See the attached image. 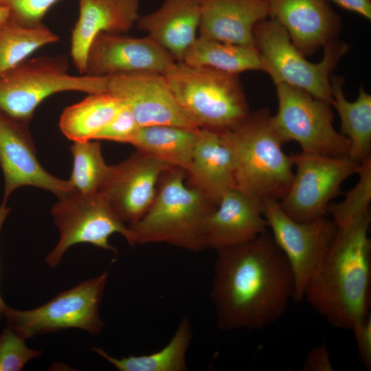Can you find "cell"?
I'll return each instance as SVG.
<instances>
[{"instance_id": "obj_1", "label": "cell", "mask_w": 371, "mask_h": 371, "mask_svg": "<svg viewBox=\"0 0 371 371\" xmlns=\"http://www.w3.org/2000/svg\"><path fill=\"white\" fill-rule=\"evenodd\" d=\"M216 252L210 298L218 328L260 330L279 320L293 299L294 279L271 234Z\"/></svg>"}, {"instance_id": "obj_2", "label": "cell", "mask_w": 371, "mask_h": 371, "mask_svg": "<svg viewBox=\"0 0 371 371\" xmlns=\"http://www.w3.org/2000/svg\"><path fill=\"white\" fill-rule=\"evenodd\" d=\"M370 213L337 229L304 298L333 326L352 330L368 315L370 298Z\"/></svg>"}, {"instance_id": "obj_3", "label": "cell", "mask_w": 371, "mask_h": 371, "mask_svg": "<svg viewBox=\"0 0 371 371\" xmlns=\"http://www.w3.org/2000/svg\"><path fill=\"white\" fill-rule=\"evenodd\" d=\"M267 107L249 113L234 128L219 133L229 148L234 165L236 188L260 199L280 201L293 180L290 155L271 122Z\"/></svg>"}, {"instance_id": "obj_4", "label": "cell", "mask_w": 371, "mask_h": 371, "mask_svg": "<svg viewBox=\"0 0 371 371\" xmlns=\"http://www.w3.org/2000/svg\"><path fill=\"white\" fill-rule=\"evenodd\" d=\"M187 172L171 168L161 177L155 197L146 214L128 225L132 247L166 243L193 252L207 249V221L216 206L186 183Z\"/></svg>"}, {"instance_id": "obj_5", "label": "cell", "mask_w": 371, "mask_h": 371, "mask_svg": "<svg viewBox=\"0 0 371 371\" xmlns=\"http://www.w3.org/2000/svg\"><path fill=\"white\" fill-rule=\"evenodd\" d=\"M164 76L180 108L199 128L227 131L250 113L237 74L176 62Z\"/></svg>"}, {"instance_id": "obj_6", "label": "cell", "mask_w": 371, "mask_h": 371, "mask_svg": "<svg viewBox=\"0 0 371 371\" xmlns=\"http://www.w3.org/2000/svg\"><path fill=\"white\" fill-rule=\"evenodd\" d=\"M254 47L263 71L276 86L284 84L311 94L332 105L330 76L350 45L337 39L325 45L318 63L308 60L293 44L288 33L275 19L267 17L254 27Z\"/></svg>"}, {"instance_id": "obj_7", "label": "cell", "mask_w": 371, "mask_h": 371, "mask_svg": "<svg viewBox=\"0 0 371 371\" xmlns=\"http://www.w3.org/2000/svg\"><path fill=\"white\" fill-rule=\"evenodd\" d=\"M68 59L60 55L28 58L0 74V111L30 125L38 106L60 92H106L107 77L69 73Z\"/></svg>"}, {"instance_id": "obj_8", "label": "cell", "mask_w": 371, "mask_h": 371, "mask_svg": "<svg viewBox=\"0 0 371 371\" xmlns=\"http://www.w3.org/2000/svg\"><path fill=\"white\" fill-rule=\"evenodd\" d=\"M108 272L62 291L43 305L26 311L5 309L8 327L23 339L69 328L98 335L104 324L99 306L107 282Z\"/></svg>"}, {"instance_id": "obj_9", "label": "cell", "mask_w": 371, "mask_h": 371, "mask_svg": "<svg viewBox=\"0 0 371 371\" xmlns=\"http://www.w3.org/2000/svg\"><path fill=\"white\" fill-rule=\"evenodd\" d=\"M276 87L278 108L271 122L284 144L295 142L301 151L309 153L348 156L349 140L335 129L330 104L292 86Z\"/></svg>"}, {"instance_id": "obj_10", "label": "cell", "mask_w": 371, "mask_h": 371, "mask_svg": "<svg viewBox=\"0 0 371 371\" xmlns=\"http://www.w3.org/2000/svg\"><path fill=\"white\" fill-rule=\"evenodd\" d=\"M52 207L51 213L60 237L54 249L47 256V264L58 266L66 251L79 243H88L116 254L109 238L120 234L132 247V234L100 192L83 195L73 192Z\"/></svg>"}, {"instance_id": "obj_11", "label": "cell", "mask_w": 371, "mask_h": 371, "mask_svg": "<svg viewBox=\"0 0 371 371\" xmlns=\"http://www.w3.org/2000/svg\"><path fill=\"white\" fill-rule=\"evenodd\" d=\"M262 213L274 242L290 265L294 279L293 300L300 302L308 282L323 262L337 228L326 216L310 221H297L275 200L263 201Z\"/></svg>"}, {"instance_id": "obj_12", "label": "cell", "mask_w": 371, "mask_h": 371, "mask_svg": "<svg viewBox=\"0 0 371 371\" xmlns=\"http://www.w3.org/2000/svg\"><path fill=\"white\" fill-rule=\"evenodd\" d=\"M290 155L294 175L278 203L286 214L300 222L325 216L330 200L344 181L357 173L360 164L348 156L328 157L303 151Z\"/></svg>"}, {"instance_id": "obj_13", "label": "cell", "mask_w": 371, "mask_h": 371, "mask_svg": "<svg viewBox=\"0 0 371 371\" xmlns=\"http://www.w3.org/2000/svg\"><path fill=\"white\" fill-rule=\"evenodd\" d=\"M171 168L136 150L123 161L110 166L99 192L124 223H135L150 207L161 175Z\"/></svg>"}, {"instance_id": "obj_14", "label": "cell", "mask_w": 371, "mask_h": 371, "mask_svg": "<svg viewBox=\"0 0 371 371\" xmlns=\"http://www.w3.org/2000/svg\"><path fill=\"white\" fill-rule=\"evenodd\" d=\"M175 63L172 55L149 36L136 38L102 32L89 49L85 74L95 77L165 75Z\"/></svg>"}, {"instance_id": "obj_15", "label": "cell", "mask_w": 371, "mask_h": 371, "mask_svg": "<svg viewBox=\"0 0 371 371\" xmlns=\"http://www.w3.org/2000/svg\"><path fill=\"white\" fill-rule=\"evenodd\" d=\"M29 127L0 111V167L5 181L2 202L7 203L11 194L23 186L49 191L58 199L74 192L69 180L57 178L41 166Z\"/></svg>"}, {"instance_id": "obj_16", "label": "cell", "mask_w": 371, "mask_h": 371, "mask_svg": "<svg viewBox=\"0 0 371 371\" xmlns=\"http://www.w3.org/2000/svg\"><path fill=\"white\" fill-rule=\"evenodd\" d=\"M106 92L125 100L140 126L168 124L199 129L179 106L164 75L109 76Z\"/></svg>"}, {"instance_id": "obj_17", "label": "cell", "mask_w": 371, "mask_h": 371, "mask_svg": "<svg viewBox=\"0 0 371 371\" xmlns=\"http://www.w3.org/2000/svg\"><path fill=\"white\" fill-rule=\"evenodd\" d=\"M269 17L278 21L305 56L339 39L341 16L327 0H265Z\"/></svg>"}, {"instance_id": "obj_18", "label": "cell", "mask_w": 371, "mask_h": 371, "mask_svg": "<svg viewBox=\"0 0 371 371\" xmlns=\"http://www.w3.org/2000/svg\"><path fill=\"white\" fill-rule=\"evenodd\" d=\"M262 207L260 199L236 187L227 190L207 221L206 247L216 251L247 243L267 232Z\"/></svg>"}, {"instance_id": "obj_19", "label": "cell", "mask_w": 371, "mask_h": 371, "mask_svg": "<svg viewBox=\"0 0 371 371\" xmlns=\"http://www.w3.org/2000/svg\"><path fill=\"white\" fill-rule=\"evenodd\" d=\"M139 0H79L70 54L80 74H85L88 51L95 36L128 32L139 16Z\"/></svg>"}, {"instance_id": "obj_20", "label": "cell", "mask_w": 371, "mask_h": 371, "mask_svg": "<svg viewBox=\"0 0 371 371\" xmlns=\"http://www.w3.org/2000/svg\"><path fill=\"white\" fill-rule=\"evenodd\" d=\"M199 35L254 47L253 30L269 17L265 0H198Z\"/></svg>"}, {"instance_id": "obj_21", "label": "cell", "mask_w": 371, "mask_h": 371, "mask_svg": "<svg viewBox=\"0 0 371 371\" xmlns=\"http://www.w3.org/2000/svg\"><path fill=\"white\" fill-rule=\"evenodd\" d=\"M199 23L198 0H164L156 11L139 16L135 24L166 49L176 62H182L197 37Z\"/></svg>"}, {"instance_id": "obj_22", "label": "cell", "mask_w": 371, "mask_h": 371, "mask_svg": "<svg viewBox=\"0 0 371 371\" xmlns=\"http://www.w3.org/2000/svg\"><path fill=\"white\" fill-rule=\"evenodd\" d=\"M186 180L216 204L227 190L236 187L232 155L219 133L200 128Z\"/></svg>"}, {"instance_id": "obj_23", "label": "cell", "mask_w": 371, "mask_h": 371, "mask_svg": "<svg viewBox=\"0 0 371 371\" xmlns=\"http://www.w3.org/2000/svg\"><path fill=\"white\" fill-rule=\"evenodd\" d=\"M332 106L340 120V133L350 142L348 157L361 163L371 157V95L363 86L355 101L345 97V79L333 74L330 76Z\"/></svg>"}, {"instance_id": "obj_24", "label": "cell", "mask_w": 371, "mask_h": 371, "mask_svg": "<svg viewBox=\"0 0 371 371\" xmlns=\"http://www.w3.org/2000/svg\"><path fill=\"white\" fill-rule=\"evenodd\" d=\"M199 130L168 124L140 126L131 144L136 150L187 172Z\"/></svg>"}, {"instance_id": "obj_25", "label": "cell", "mask_w": 371, "mask_h": 371, "mask_svg": "<svg viewBox=\"0 0 371 371\" xmlns=\"http://www.w3.org/2000/svg\"><path fill=\"white\" fill-rule=\"evenodd\" d=\"M125 100L110 93H89L61 114L59 127L73 142L95 140L98 133L126 104Z\"/></svg>"}, {"instance_id": "obj_26", "label": "cell", "mask_w": 371, "mask_h": 371, "mask_svg": "<svg viewBox=\"0 0 371 371\" xmlns=\"http://www.w3.org/2000/svg\"><path fill=\"white\" fill-rule=\"evenodd\" d=\"M183 63L237 74L251 70L263 71L256 49L199 35L186 52Z\"/></svg>"}, {"instance_id": "obj_27", "label": "cell", "mask_w": 371, "mask_h": 371, "mask_svg": "<svg viewBox=\"0 0 371 371\" xmlns=\"http://www.w3.org/2000/svg\"><path fill=\"white\" fill-rule=\"evenodd\" d=\"M192 338L190 320L184 317L170 341L155 352L117 358L96 346H92L91 350L120 371H186L188 370L187 353Z\"/></svg>"}, {"instance_id": "obj_28", "label": "cell", "mask_w": 371, "mask_h": 371, "mask_svg": "<svg viewBox=\"0 0 371 371\" xmlns=\"http://www.w3.org/2000/svg\"><path fill=\"white\" fill-rule=\"evenodd\" d=\"M58 41L59 36L43 23L26 26L10 17L0 26V74Z\"/></svg>"}, {"instance_id": "obj_29", "label": "cell", "mask_w": 371, "mask_h": 371, "mask_svg": "<svg viewBox=\"0 0 371 371\" xmlns=\"http://www.w3.org/2000/svg\"><path fill=\"white\" fill-rule=\"evenodd\" d=\"M71 152L73 168L69 181L74 191L83 195L98 193L110 168L102 156L100 143L74 142Z\"/></svg>"}, {"instance_id": "obj_30", "label": "cell", "mask_w": 371, "mask_h": 371, "mask_svg": "<svg viewBox=\"0 0 371 371\" xmlns=\"http://www.w3.org/2000/svg\"><path fill=\"white\" fill-rule=\"evenodd\" d=\"M356 174L359 176L358 181L345 192L344 199L327 207L326 211L330 214L337 229L345 228L370 213L371 157L360 163Z\"/></svg>"}, {"instance_id": "obj_31", "label": "cell", "mask_w": 371, "mask_h": 371, "mask_svg": "<svg viewBox=\"0 0 371 371\" xmlns=\"http://www.w3.org/2000/svg\"><path fill=\"white\" fill-rule=\"evenodd\" d=\"M25 340L8 326L3 329L0 335V371L21 370L41 355V350L28 348Z\"/></svg>"}, {"instance_id": "obj_32", "label": "cell", "mask_w": 371, "mask_h": 371, "mask_svg": "<svg viewBox=\"0 0 371 371\" xmlns=\"http://www.w3.org/2000/svg\"><path fill=\"white\" fill-rule=\"evenodd\" d=\"M139 128V124L126 103L98 133L95 140L103 139L131 144Z\"/></svg>"}, {"instance_id": "obj_33", "label": "cell", "mask_w": 371, "mask_h": 371, "mask_svg": "<svg viewBox=\"0 0 371 371\" xmlns=\"http://www.w3.org/2000/svg\"><path fill=\"white\" fill-rule=\"evenodd\" d=\"M59 0H0V4L8 7L10 17L26 26L43 23L48 10Z\"/></svg>"}, {"instance_id": "obj_34", "label": "cell", "mask_w": 371, "mask_h": 371, "mask_svg": "<svg viewBox=\"0 0 371 371\" xmlns=\"http://www.w3.org/2000/svg\"><path fill=\"white\" fill-rule=\"evenodd\" d=\"M355 335L357 350L362 363L371 368V315L368 314L351 330Z\"/></svg>"}, {"instance_id": "obj_35", "label": "cell", "mask_w": 371, "mask_h": 371, "mask_svg": "<svg viewBox=\"0 0 371 371\" xmlns=\"http://www.w3.org/2000/svg\"><path fill=\"white\" fill-rule=\"evenodd\" d=\"M304 371H333L330 355L326 345L322 344L311 350L302 366Z\"/></svg>"}, {"instance_id": "obj_36", "label": "cell", "mask_w": 371, "mask_h": 371, "mask_svg": "<svg viewBox=\"0 0 371 371\" xmlns=\"http://www.w3.org/2000/svg\"><path fill=\"white\" fill-rule=\"evenodd\" d=\"M337 4L341 8L357 14L370 21L371 1L370 0H327Z\"/></svg>"}, {"instance_id": "obj_37", "label": "cell", "mask_w": 371, "mask_h": 371, "mask_svg": "<svg viewBox=\"0 0 371 371\" xmlns=\"http://www.w3.org/2000/svg\"><path fill=\"white\" fill-rule=\"evenodd\" d=\"M10 210L11 208L7 206L6 203L2 202L0 204V232L3 223L6 217L9 214ZM7 306L8 305H6V304L4 302L0 294V318L3 315L5 309Z\"/></svg>"}, {"instance_id": "obj_38", "label": "cell", "mask_w": 371, "mask_h": 371, "mask_svg": "<svg viewBox=\"0 0 371 371\" xmlns=\"http://www.w3.org/2000/svg\"><path fill=\"white\" fill-rule=\"evenodd\" d=\"M10 18V11L9 8L0 4V26L5 23Z\"/></svg>"}]
</instances>
